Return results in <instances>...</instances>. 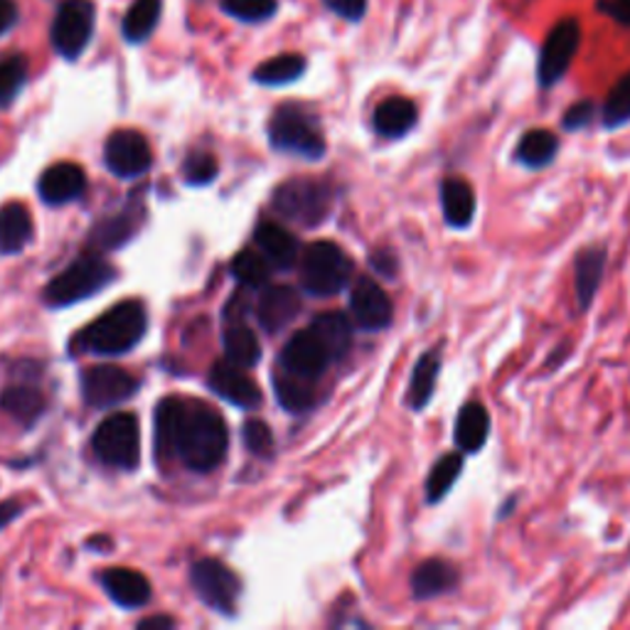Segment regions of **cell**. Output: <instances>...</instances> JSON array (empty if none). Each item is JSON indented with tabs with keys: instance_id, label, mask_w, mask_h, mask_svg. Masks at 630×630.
Segmentation results:
<instances>
[{
	"instance_id": "52a82bcc",
	"label": "cell",
	"mask_w": 630,
	"mask_h": 630,
	"mask_svg": "<svg viewBox=\"0 0 630 630\" xmlns=\"http://www.w3.org/2000/svg\"><path fill=\"white\" fill-rule=\"evenodd\" d=\"M94 454L101 464L121 470H133L141 464V426L133 414H111L91 436Z\"/></svg>"
},
{
	"instance_id": "1f68e13d",
	"label": "cell",
	"mask_w": 630,
	"mask_h": 630,
	"mask_svg": "<svg viewBox=\"0 0 630 630\" xmlns=\"http://www.w3.org/2000/svg\"><path fill=\"white\" fill-rule=\"evenodd\" d=\"M222 345H225L227 360L237 367H245V370L259 365L261 360V343L254 335V330L247 328L245 323H229V328L225 330Z\"/></svg>"
},
{
	"instance_id": "bcb514c9",
	"label": "cell",
	"mask_w": 630,
	"mask_h": 630,
	"mask_svg": "<svg viewBox=\"0 0 630 630\" xmlns=\"http://www.w3.org/2000/svg\"><path fill=\"white\" fill-rule=\"evenodd\" d=\"M596 10L613 18L616 23L630 25V0H596Z\"/></svg>"
},
{
	"instance_id": "9c48e42d",
	"label": "cell",
	"mask_w": 630,
	"mask_h": 630,
	"mask_svg": "<svg viewBox=\"0 0 630 630\" xmlns=\"http://www.w3.org/2000/svg\"><path fill=\"white\" fill-rule=\"evenodd\" d=\"M193 589L199 596V601L225 616L237 611V601L241 594L239 576L219 560H199L191 569Z\"/></svg>"
},
{
	"instance_id": "f6af8a7d",
	"label": "cell",
	"mask_w": 630,
	"mask_h": 630,
	"mask_svg": "<svg viewBox=\"0 0 630 630\" xmlns=\"http://www.w3.org/2000/svg\"><path fill=\"white\" fill-rule=\"evenodd\" d=\"M370 264L377 274H382L387 279H394L399 271V259L392 249H374L370 257Z\"/></svg>"
},
{
	"instance_id": "f546056e",
	"label": "cell",
	"mask_w": 630,
	"mask_h": 630,
	"mask_svg": "<svg viewBox=\"0 0 630 630\" xmlns=\"http://www.w3.org/2000/svg\"><path fill=\"white\" fill-rule=\"evenodd\" d=\"M274 392L279 404L291 414H303L318 402V394H315L313 380H303L298 374H291L281 367L274 374Z\"/></svg>"
},
{
	"instance_id": "60d3db41",
	"label": "cell",
	"mask_w": 630,
	"mask_h": 630,
	"mask_svg": "<svg viewBox=\"0 0 630 630\" xmlns=\"http://www.w3.org/2000/svg\"><path fill=\"white\" fill-rule=\"evenodd\" d=\"M219 173V163L213 153L195 151L185 158L183 175L191 185H209Z\"/></svg>"
},
{
	"instance_id": "b9f144b4",
	"label": "cell",
	"mask_w": 630,
	"mask_h": 630,
	"mask_svg": "<svg viewBox=\"0 0 630 630\" xmlns=\"http://www.w3.org/2000/svg\"><path fill=\"white\" fill-rule=\"evenodd\" d=\"M241 438H245V446L254 456L259 458L274 456V434H271L269 424L259 422V419H249V422L241 426Z\"/></svg>"
},
{
	"instance_id": "f907efd6",
	"label": "cell",
	"mask_w": 630,
	"mask_h": 630,
	"mask_svg": "<svg viewBox=\"0 0 630 630\" xmlns=\"http://www.w3.org/2000/svg\"><path fill=\"white\" fill-rule=\"evenodd\" d=\"M175 621L173 618H167V616H151V618H143V621H139V628L141 630H149V628H173Z\"/></svg>"
},
{
	"instance_id": "5bb4252c",
	"label": "cell",
	"mask_w": 630,
	"mask_h": 630,
	"mask_svg": "<svg viewBox=\"0 0 630 630\" xmlns=\"http://www.w3.org/2000/svg\"><path fill=\"white\" fill-rule=\"evenodd\" d=\"M207 384L215 394L227 399L229 404L247 409V412L259 409L264 402L259 384L245 372V367H237L229 360L213 365V370L207 374Z\"/></svg>"
},
{
	"instance_id": "8992f818",
	"label": "cell",
	"mask_w": 630,
	"mask_h": 630,
	"mask_svg": "<svg viewBox=\"0 0 630 630\" xmlns=\"http://www.w3.org/2000/svg\"><path fill=\"white\" fill-rule=\"evenodd\" d=\"M113 281H117V269L107 259L99 254H84L47 283L42 298L52 308H65L72 303L91 298L94 293L111 286Z\"/></svg>"
},
{
	"instance_id": "7bdbcfd3",
	"label": "cell",
	"mask_w": 630,
	"mask_h": 630,
	"mask_svg": "<svg viewBox=\"0 0 630 630\" xmlns=\"http://www.w3.org/2000/svg\"><path fill=\"white\" fill-rule=\"evenodd\" d=\"M594 117H596V104L584 99V101L572 104V107L566 109V113L562 117V126L566 131H582L594 121Z\"/></svg>"
},
{
	"instance_id": "d6a6232c",
	"label": "cell",
	"mask_w": 630,
	"mask_h": 630,
	"mask_svg": "<svg viewBox=\"0 0 630 630\" xmlns=\"http://www.w3.org/2000/svg\"><path fill=\"white\" fill-rule=\"evenodd\" d=\"M135 235V215L133 213H121L111 215L101 222L94 225L89 235V247L99 251H111L123 247L126 241Z\"/></svg>"
},
{
	"instance_id": "ab89813d",
	"label": "cell",
	"mask_w": 630,
	"mask_h": 630,
	"mask_svg": "<svg viewBox=\"0 0 630 630\" xmlns=\"http://www.w3.org/2000/svg\"><path fill=\"white\" fill-rule=\"evenodd\" d=\"M219 6L227 15L241 20V23H264L279 10L276 0H219Z\"/></svg>"
},
{
	"instance_id": "277c9868",
	"label": "cell",
	"mask_w": 630,
	"mask_h": 630,
	"mask_svg": "<svg viewBox=\"0 0 630 630\" xmlns=\"http://www.w3.org/2000/svg\"><path fill=\"white\" fill-rule=\"evenodd\" d=\"M352 259L333 241H313L301 254V289L311 298H333L350 286Z\"/></svg>"
},
{
	"instance_id": "d590c367",
	"label": "cell",
	"mask_w": 630,
	"mask_h": 630,
	"mask_svg": "<svg viewBox=\"0 0 630 630\" xmlns=\"http://www.w3.org/2000/svg\"><path fill=\"white\" fill-rule=\"evenodd\" d=\"M306 72V57L301 55H279L271 57L254 69V82L264 87H283V84L296 82Z\"/></svg>"
},
{
	"instance_id": "83f0119b",
	"label": "cell",
	"mask_w": 630,
	"mask_h": 630,
	"mask_svg": "<svg viewBox=\"0 0 630 630\" xmlns=\"http://www.w3.org/2000/svg\"><path fill=\"white\" fill-rule=\"evenodd\" d=\"M0 409L18 419L23 426H33L45 412V394L33 384H13L0 392Z\"/></svg>"
},
{
	"instance_id": "4316f807",
	"label": "cell",
	"mask_w": 630,
	"mask_h": 630,
	"mask_svg": "<svg viewBox=\"0 0 630 630\" xmlns=\"http://www.w3.org/2000/svg\"><path fill=\"white\" fill-rule=\"evenodd\" d=\"M441 209L448 227L466 229L476 217V193L460 177H448L441 185Z\"/></svg>"
},
{
	"instance_id": "603a6c76",
	"label": "cell",
	"mask_w": 630,
	"mask_h": 630,
	"mask_svg": "<svg viewBox=\"0 0 630 630\" xmlns=\"http://www.w3.org/2000/svg\"><path fill=\"white\" fill-rule=\"evenodd\" d=\"M606 269V247L582 249L574 261V291L579 308L586 311L596 298Z\"/></svg>"
},
{
	"instance_id": "ee69618b",
	"label": "cell",
	"mask_w": 630,
	"mask_h": 630,
	"mask_svg": "<svg viewBox=\"0 0 630 630\" xmlns=\"http://www.w3.org/2000/svg\"><path fill=\"white\" fill-rule=\"evenodd\" d=\"M323 3L328 6L335 15L350 20V23H357V20H362L367 13V0H323Z\"/></svg>"
},
{
	"instance_id": "ba28073f",
	"label": "cell",
	"mask_w": 630,
	"mask_h": 630,
	"mask_svg": "<svg viewBox=\"0 0 630 630\" xmlns=\"http://www.w3.org/2000/svg\"><path fill=\"white\" fill-rule=\"evenodd\" d=\"M94 20H97V10H94L91 0H65L57 8L50 30L52 47H55L57 55L65 59H77L89 45Z\"/></svg>"
},
{
	"instance_id": "5b68a950",
	"label": "cell",
	"mask_w": 630,
	"mask_h": 630,
	"mask_svg": "<svg viewBox=\"0 0 630 630\" xmlns=\"http://www.w3.org/2000/svg\"><path fill=\"white\" fill-rule=\"evenodd\" d=\"M269 141L279 153L296 155L303 161H321L328 151L321 123L296 104H283L269 121Z\"/></svg>"
},
{
	"instance_id": "f1b7e54d",
	"label": "cell",
	"mask_w": 630,
	"mask_h": 630,
	"mask_svg": "<svg viewBox=\"0 0 630 630\" xmlns=\"http://www.w3.org/2000/svg\"><path fill=\"white\" fill-rule=\"evenodd\" d=\"M441 372V355L436 350L424 352L419 357V362L412 372V380H409V392H406V404L414 409V412H422L424 406H428L432 397L436 392Z\"/></svg>"
},
{
	"instance_id": "f35d334b",
	"label": "cell",
	"mask_w": 630,
	"mask_h": 630,
	"mask_svg": "<svg viewBox=\"0 0 630 630\" xmlns=\"http://www.w3.org/2000/svg\"><path fill=\"white\" fill-rule=\"evenodd\" d=\"M28 79V59L25 57H8L0 62V107L13 104L15 97L25 87Z\"/></svg>"
},
{
	"instance_id": "74e56055",
	"label": "cell",
	"mask_w": 630,
	"mask_h": 630,
	"mask_svg": "<svg viewBox=\"0 0 630 630\" xmlns=\"http://www.w3.org/2000/svg\"><path fill=\"white\" fill-rule=\"evenodd\" d=\"M601 121L606 129H621L630 121V72L616 82V87L608 94L604 104Z\"/></svg>"
},
{
	"instance_id": "4fadbf2b",
	"label": "cell",
	"mask_w": 630,
	"mask_h": 630,
	"mask_svg": "<svg viewBox=\"0 0 630 630\" xmlns=\"http://www.w3.org/2000/svg\"><path fill=\"white\" fill-rule=\"evenodd\" d=\"M350 311L355 323L367 333H380L394 321V303L370 276H357L350 289Z\"/></svg>"
},
{
	"instance_id": "7402d4cb",
	"label": "cell",
	"mask_w": 630,
	"mask_h": 630,
	"mask_svg": "<svg viewBox=\"0 0 630 630\" xmlns=\"http://www.w3.org/2000/svg\"><path fill=\"white\" fill-rule=\"evenodd\" d=\"M419 121V109L412 99L392 97L384 99L380 107L374 109L372 126L380 139H404V135L414 129Z\"/></svg>"
},
{
	"instance_id": "7a4b0ae2",
	"label": "cell",
	"mask_w": 630,
	"mask_h": 630,
	"mask_svg": "<svg viewBox=\"0 0 630 630\" xmlns=\"http://www.w3.org/2000/svg\"><path fill=\"white\" fill-rule=\"evenodd\" d=\"M145 328H149V315L143 303L123 301L77 333V345L79 350L91 355H123L143 340Z\"/></svg>"
},
{
	"instance_id": "c3c4849f",
	"label": "cell",
	"mask_w": 630,
	"mask_h": 630,
	"mask_svg": "<svg viewBox=\"0 0 630 630\" xmlns=\"http://www.w3.org/2000/svg\"><path fill=\"white\" fill-rule=\"evenodd\" d=\"M18 23V6L13 0H0V35Z\"/></svg>"
},
{
	"instance_id": "2e32d148",
	"label": "cell",
	"mask_w": 630,
	"mask_h": 630,
	"mask_svg": "<svg viewBox=\"0 0 630 630\" xmlns=\"http://www.w3.org/2000/svg\"><path fill=\"white\" fill-rule=\"evenodd\" d=\"M303 311V298L291 286H267L257 301V321L269 335L286 330Z\"/></svg>"
},
{
	"instance_id": "9a60e30c",
	"label": "cell",
	"mask_w": 630,
	"mask_h": 630,
	"mask_svg": "<svg viewBox=\"0 0 630 630\" xmlns=\"http://www.w3.org/2000/svg\"><path fill=\"white\" fill-rule=\"evenodd\" d=\"M279 362L286 372L315 382L321 374H325V370H328L330 357L325 352L323 343L315 338V333L308 328L296 333L286 345H283Z\"/></svg>"
},
{
	"instance_id": "7c38bea8",
	"label": "cell",
	"mask_w": 630,
	"mask_h": 630,
	"mask_svg": "<svg viewBox=\"0 0 630 630\" xmlns=\"http://www.w3.org/2000/svg\"><path fill=\"white\" fill-rule=\"evenodd\" d=\"M104 161H107V167L113 175L131 181V177H141L151 171L153 153L143 133L121 129L113 131L107 145H104Z\"/></svg>"
},
{
	"instance_id": "e575fe53",
	"label": "cell",
	"mask_w": 630,
	"mask_h": 630,
	"mask_svg": "<svg viewBox=\"0 0 630 630\" xmlns=\"http://www.w3.org/2000/svg\"><path fill=\"white\" fill-rule=\"evenodd\" d=\"M464 454H446L436 460L426 478V500L432 502V506L448 496L450 488H454L456 480L460 478V472H464Z\"/></svg>"
},
{
	"instance_id": "cb8c5ba5",
	"label": "cell",
	"mask_w": 630,
	"mask_h": 630,
	"mask_svg": "<svg viewBox=\"0 0 630 630\" xmlns=\"http://www.w3.org/2000/svg\"><path fill=\"white\" fill-rule=\"evenodd\" d=\"M185 402L177 397H165L155 406V456L167 464L171 458H177V436H181Z\"/></svg>"
},
{
	"instance_id": "3957f363",
	"label": "cell",
	"mask_w": 630,
	"mask_h": 630,
	"mask_svg": "<svg viewBox=\"0 0 630 630\" xmlns=\"http://www.w3.org/2000/svg\"><path fill=\"white\" fill-rule=\"evenodd\" d=\"M335 187L325 181V177H291V181L281 183L274 197H271V207L298 227H321L335 205Z\"/></svg>"
},
{
	"instance_id": "6da1fadb",
	"label": "cell",
	"mask_w": 630,
	"mask_h": 630,
	"mask_svg": "<svg viewBox=\"0 0 630 630\" xmlns=\"http://www.w3.org/2000/svg\"><path fill=\"white\" fill-rule=\"evenodd\" d=\"M229 448V432L219 412L203 402H185L177 458L195 472H209L222 464Z\"/></svg>"
},
{
	"instance_id": "30bf717a",
	"label": "cell",
	"mask_w": 630,
	"mask_h": 630,
	"mask_svg": "<svg viewBox=\"0 0 630 630\" xmlns=\"http://www.w3.org/2000/svg\"><path fill=\"white\" fill-rule=\"evenodd\" d=\"M579 45H582L579 20L564 18L552 28V33L544 40L537 65V82L542 89H552L554 84L566 75V69H569Z\"/></svg>"
},
{
	"instance_id": "44dd1931",
	"label": "cell",
	"mask_w": 630,
	"mask_h": 630,
	"mask_svg": "<svg viewBox=\"0 0 630 630\" xmlns=\"http://www.w3.org/2000/svg\"><path fill=\"white\" fill-rule=\"evenodd\" d=\"M101 586L113 604L123 608H143L151 601V584L141 572L107 569L101 574Z\"/></svg>"
},
{
	"instance_id": "7dc6e473",
	"label": "cell",
	"mask_w": 630,
	"mask_h": 630,
	"mask_svg": "<svg viewBox=\"0 0 630 630\" xmlns=\"http://www.w3.org/2000/svg\"><path fill=\"white\" fill-rule=\"evenodd\" d=\"M247 308H249V301L245 298V293H235V298L229 301V306L225 308V318L229 323H241V318L247 315Z\"/></svg>"
},
{
	"instance_id": "d6986e66",
	"label": "cell",
	"mask_w": 630,
	"mask_h": 630,
	"mask_svg": "<svg viewBox=\"0 0 630 630\" xmlns=\"http://www.w3.org/2000/svg\"><path fill=\"white\" fill-rule=\"evenodd\" d=\"M311 330L315 333V338L323 343L330 362H340L350 355L355 333H352V323L345 313L340 311L318 313L311 323Z\"/></svg>"
},
{
	"instance_id": "484cf974",
	"label": "cell",
	"mask_w": 630,
	"mask_h": 630,
	"mask_svg": "<svg viewBox=\"0 0 630 630\" xmlns=\"http://www.w3.org/2000/svg\"><path fill=\"white\" fill-rule=\"evenodd\" d=\"M33 239V217L30 209L20 203L0 207V254H18Z\"/></svg>"
},
{
	"instance_id": "681fc988",
	"label": "cell",
	"mask_w": 630,
	"mask_h": 630,
	"mask_svg": "<svg viewBox=\"0 0 630 630\" xmlns=\"http://www.w3.org/2000/svg\"><path fill=\"white\" fill-rule=\"evenodd\" d=\"M20 512H23V506L15 500H8V502H0V530L8 528L10 522L15 518H20Z\"/></svg>"
},
{
	"instance_id": "d4e9b609",
	"label": "cell",
	"mask_w": 630,
	"mask_h": 630,
	"mask_svg": "<svg viewBox=\"0 0 630 630\" xmlns=\"http://www.w3.org/2000/svg\"><path fill=\"white\" fill-rule=\"evenodd\" d=\"M490 436V414L488 409L478 402H468L458 412L454 438L460 454H478L488 444Z\"/></svg>"
},
{
	"instance_id": "ac0fdd59",
	"label": "cell",
	"mask_w": 630,
	"mask_h": 630,
	"mask_svg": "<svg viewBox=\"0 0 630 630\" xmlns=\"http://www.w3.org/2000/svg\"><path fill=\"white\" fill-rule=\"evenodd\" d=\"M254 241L261 251V257L279 271L293 269L301 259L298 239L276 222H261L254 232Z\"/></svg>"
},
{
	"instance_id": "8fae6325",
	"label": "cell",
	"mask_w": 630,
	"mask_h": 630,
	"mask_svg": "<svg viewBox=\"0 0 630 630\" xmlns=\"http://www.w3.org/2000/svg\"><path fill=\"white\" fill-rule=\"evenodd\" d=\"M139 390V380L121 367L99 365L89 367L82 374V394L84 402L94 409H111L119 406L126 399H131Z\"/></svg>"
},
{
	"instance_id": "ffe728a7",
	"label": "cell",
	"mask_w": 630,
	"mask_h": 630,
	"mask_svg": "<svg viewBox=\"0 0 630 630\" xmlns=\"http://www.w3.org/2000/svg\"><path fill=\"white\" fill-rule=\"evenodd\" d=\"M458 569L446 560H426L412 574V594L416 601H428L450 594L458 586Z\"/></svg>"
},
{
	"instance_id": "836d02e7",
	"label": "cell",
	"mask_w": 630,
	"mask_h": 630,
	"mask_svg": "<svg viewBox=\"0 0 630 630\" xmlns=\"http://www.w3.org/2000/svg\"><path fill=\"white\" fill-rule=\"evenodd\" d=\"M163 0H135V3L126 10L121 33L129 42H143L149 40L151 33L161 20Z\"/></svg>"
},
{
	"instance_id": "8d00e7d4",
	"label": "cell",
	"mask_w": 630,
	"mask_h": 630,
	"mask_svg": "<svg viewBox=\"0 0 630 630\" xmlns=\"http://www.w3.org/2000/svg\"><path fill=\"white\" fill-rule=\"evenodd\" d=\"M232 274L245 289H264L269 283V261L257 251H239L232 261Z\"/></svg>"
},
{
	"instance_id": "e0dca14e",
	"label": "cell",
	"mask_w": 630,
	"mask_h": 630,
	"mask_svg": "<svg viewBox=\"0 0 630 630\" xmlns=\"http://www.w3.org/2000/svg\"><path fill=\"white\" fill-rule=\"evenodd\" d=\"M37 191L47 205H67L87 191V175L75 163H57L42 173Z\"/></svg>"
},
{
	"instance_id": "4dcf8cb0",
	"label": "cell",
	"mask_w": 630,
	"mask_h": 630,
	"mask_svg": "<svg viewBox=\"0 0 630 630\" xmlns=\"http://www.w3.org/2000/svg\"><path fill=\"white\" fill-rule=\"evenodd\" d=\"M556 151H560V139L552 131L532 129L522 135L514 149V161L530 171H542L554 161Z\"/></svg>"
}]
</instances>
